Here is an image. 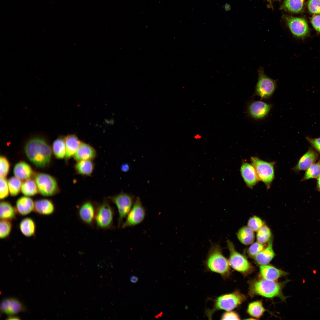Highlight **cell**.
<instances>
[{
    "mask_svg": "<svg viewBox=\"0 0 320 320\" xmlns=\"http://www.w3.org/2000/svg\"><path fill=\"white\" fill-rule=\"evenodd\" d=\"M24 150L28 159L38 167H45L50 161L51 149L43 139L39 137L31 138L26 143Z\"/></svg>",
    "mask_w": 320,
    "mask_h": 320,
    "instance_id": "obj_1",
    "label": "cell"
},
{
    "mask_svg": "<svg viewBox=\"0 0 320 320\" xmlns=\"http://www.w3.org/2000/svg\"><path fill=\"white\" fill-rule=\"evenodd\" d=\"M204 265L207 271L218 273L224 279L228 278L231 275L228 260L223 255L222 249L218 244L212 246Z\"/></svg>",
    "mask_w": 320,
    "mask_h": 320,
    "instance_id": "obj_2",
    "label": "cell"
},
{
    "mask_svg": "<svg viewBox=\"0 0 320 320\" xmlns=\"http://www.w3.org/2000/svg\"><path fill=\"white\" fill-rule=\"evenodd\" d=\"M245 299V296L237 291L223 294L214 300L213 307L206 311V315L209 319H211L213 314L217 311H231L240 305Z\"/></svg>",
    "mask_w": 320,
    "mask_h": 320,
    "instance_id": "obj_3",
    "label": "cell"
},
{
    "mask_svg": "<svg viewBox=\"0 0 320 320\" xmlns=\"http://www.w3.org/2000/svg\"><path fill=\"white\" fill-rule=\"evenodd\" d=\"M283 284L275 281L265 279L259 280L252 282L250 285L249 292L252 295H259L267 298L282 297Z\"/></svg>",
    "mask_w": 320,
    "mask_h": 320,
    "instance_id": "obj_4",
    "label": "cell"
},
{
    "mask_svg": "<svg viewBox=\"0 0 320 320\" xmlns=\"http://www.w3.org/2000/svg\"><path fill=\"white\" fill-rule=\"evenodd\" d=\"M258 75L254 95L259 97L261 100L269 99L277 87V80H274L267 76L262 67L258 68Z\"/></svg>",
    "mask_w": 320,
    "mask_h": 320,
    "instance_id": "obj_5",
    "label": "cell"
},
{
    "mask_svg": "<svg viewBox=\"0 0 320 320\" xmlns=\"http://www.w3.org/2000/svg\"><path fill=\"white\" fill-rule=\"evenodd\" d=\"M251 161L260 180L268 189L274 178L275 162L265 161L257 157H251Z\"/></svg>",
    "mask_w": 320,
    "mask_h": 320,
    "instance_id": "obj_6",
    "label": "cell"
},
{
    "mask_svg": "<svg viewBox=\"0 0 320 320\" xmlns=\"http://www.w3.org/2000/svg\"><path fill=\"white\" fill-rule=\"evenodd\" d=\"M114 211L107 200L97 204L95 224L102 229H108L113 226Z\"/></svg>",
    "mask_w": 320,
    "mask_h": 320,
    "instance_id": "obj_7",
    "label": "cell"
},
{
    "mask_svg": "<svg viewBox=\"0 0 320 320\" xmlns=\"http://www.w3.org/2000/svg\"><path fill=\"white\" fill-rule=\"evenodd\" d=\"M110 199L117 207L119 216L118 225L119 228L132 207L135 201L134 196L122 192L110 197Z\"/></svg>",
    "mask_w": 320,
    "mask_h": 320,
    "instance_id": "obj_8",
    "label": "cell"
},
{
    "mask_svg": "<svg viewBox=\"0 0 320 320\" xmlns=\"http://www.w3.org/2000/svg\"><path fill=\"white\" fill-rule=\"evenodd\" d=\"M227 242L230 252L228 260L230 266L234 270L242 273L251 271L252 267L247 259L236 250L231 241L228 240Z\"/></svg>",
    "mask_w": 320,
    "mask_h": 320,
    "instance_id": "obj_9",
    "label": "cell"
},
{
    "mask_svg": "<svg viewBox=\"0 0 320 320\" xmlns=\"http://www.w3.org/2000/svg\"><path fill=\"white\" fill-rule=\"evenodd\" d=\"M283 17L290 32L295 38L303 40L309 36V28L305 19L287 15Z\"/></svg>",
    "mask_w": 320,
    "mask_h": 320,
    "instance_id": "obj_10",
    "label": "cell"
},
{
    "mask_svg": "<svg viewBox=\"0 0 320 320\" xmlns=\"http://www.w3.org/2000/svg\"><path fill=\"white\" fill-rule=\"evenodd\" d=\"M35 180L39 191L43 196H52L58 191L56 180L48 174L38 173L35 175Z\"/></svg>",
    "mask_w": 320,
    "mask_h": 320,
    "instance_id": "obj_11",
    "label": "cell"
},
{
    "mask_svg": "<svg viewBox=\"0 0 320 320\" xmlns=\"http://www.w3.org/2000/svg\"><path fill=\"white\" fill-rule=\"evenodd\" d=\"M146 215V211L141 201L138 197L135 200L130 211L121 226L122 228L133 227L138 225L144 220Z\"/></svg>",
    "mask_w": 320,
    "mask_h": 320,
    "instance_id": "obj_12",
    "label": "cell"
},
{
    "mask_svg": "<svg viewBox=\"0 0 320 320\" xmlns=\"http://www.w3.org/2000/svg\"><path fill=\"white\" fill-rule=\"evenodd\" d=\"M97 204L86 201L79 205L77 213L80 220L86 225L92 226L95 224Z\"/></svg>",
    "mask_w": 320,
    "mask_h": 320,
    "instance_id": "obj_13",
    "label": "cell"
},
{
    "mask_svg": "<svg viewBox=\"0 0 320 320\" xmlns=\"http://www.w3.org/2000/svg\"><path fill=\"white\" fill-rule=\"evenodd\" d=\"M272 105L261 100H254L247 105L248 114L252 118L256 120L265 118L269 113Z\"/></svg>",
    "mask_w": 320,
    "mask_h": 320,
    "instance_id": "obj_14",
    "label": "cell"
},
{
    "mask_svg": "<svg viewBox=\"0 0 320 320\" xmlns=\"http://www.w3.org/2000/svg\"><path fill=\"white\" fill-rule=\"evenodd\" d=\"M240 172L244 183L250 188L252 189L260 181L255 170L252 164L243 161Z\"/></svg>",
    "mask_w": 320,
    "mask_h": 320,
    "instance_id": "obj_15",
    "label": "cell"
},
{
    "mask_svg": "<svg viewBox=\"0 0 320 320\" xmlns=\"http://www.w3.org/2000/svg\"><path fill=\"white\" fill-rule=\"evenodd\" d=\"M0 310L2 313L11 316L25 311V308L17 299L9 298L4 299L2 301L0 304Z\"/></svg>",
    "mask_w": 320,
    "mask_h": 320,
    "instance_id": "obj_16",
    "label": "cell"
},
{
    "mask_svg": "<svg viewBox=\"0 0 320 320\" xmlns=\"http://www.w3.org/2000/svg\"><path fill=\"white\" fill-rule=\"evenodd\" d=\"M260 276L265 279L275 281L279 278L287 275V272L271 265H260Z\"/></svg>",
    "mask_w": 320,
    "mask_h": 320,
    "instance_id": "obj_17",
    "label": "cell"
},
{
    "mask_svg": "<svg viewBox=\"0 0 320 320\" xmlns=\"http://www.w3.org/2000/svg\"><path fill=\"white\" fill-rule=\"evenodd\" d=\"M96 152L90 145L81 143L73 156L77 161L84 160H92L96 157Z\"/></svg>",
    "mask_w": 320,
    "mask_h": 320,
    "instance_id": "obj_18",
    "label": "cell"
},
{
    "mask_svg": "<svg viewBox=\"0 0 320 320\" xmlns=\"http://www.w3.org/2000/svg\"><path fill=\"white\" fill-rule=\"evenodd\" d=\"M17 213L22 216L28 215L34 210V202L27 196H23L17 200L15 207Z\"/></svg>",
    "mask_w": 320,
    "mask_h": 320,
    "instance_id": "obj_19",
    "label": "cell"
},
{
    "mask_svg": "<svg viewBox=\"0 0 320 320\" xmlns=\"http://www.w3.org/2000/svg\"><path fill=\"white\" fill-rule=\"evenodd\" d=\"M272 237L268 242L267 246L254 257L255 262L260 265L268 264L275 256L273 247Z\"/></svg>",
    "mask_w": 320,
    "mask_h": 320,
    "instance_id": "obj_20",
    "label": "cell"
},
{
    "mask_svg": "<svg viewBox=\"0 0 320 320\" xmlns=\"http://www.w3.org/2000/svg\"><path fill=\"white\" fill-rule=\"evenodd\" d=\"M318 157L317 154L310 148L300 159L295 168L297 171L306 170L314 163Z\"/></svg>",
    "mask_w": 320,
    "mask_h": 320,
    "instance_id": "obj_21",
    "label": "cell"
},
{
    "mask_svg": "<svg viewBox=\"0 0 320 320\" xmlns=\"http://www.w3.org/2000/svg\"><path fill=\"white\" fill-rule=\"evenodd\" d=\"M55 207L52 202L47 199H41L34 202V211L36 213L43 215H49L54 212Z\"/></svg>",
    "mask_w": 320,
    "mask_h": 320,
    "instance_id": "obj_22",
    "label": "cell"
},
{
    "mask_svg": "<svg viewBox=\"0 0 320 320\" xmlns=\"http://www.w3.org/2000/svg\"><path fill=\"white\" fill-rule=\"evenodd\" d=\"M66 146L65 157L68 159L73 156L81 142L74 135H69L64 139Z\"/></svg>",
    "mask_w": 320,
    "mask_h": 320,
    "instance_id": "obj_23",
    "label": "cell"
},
{
    "mask_svg": "<svg viewBox=\"0 0 320 320\" xmlns=\"http://www.w3.org/2000/svg\"><path fill=\"white\" fill-rule=\"evenodd\" d=\"M15 176L20 180L27 179L30 177L33 173L30 166L24 161L16 163L13 169Z\"/></svg>",
    "mask_w": 320,
    "mask_h": 320,
    "instance_id": "obj_24",
    "label": "cell"
},
{
    "mask_svg": "<svg viewBox=\"0 0 320 320\" xmlns=\"http://www.w3.org/2000/svg\"><path fill=\"white\" fill-rule=\"evenodd\" d=\"M15 208L9 202L3 201L0 203V217L1 219L11 221L16 217Z\"/></svg>",
    "mask_w": 320,
    "mask_h": 320,
    "instance_id": "obj_25",
    "label": "cell"
},
{
    "mask_svg": "<svg viewBox=\"0 0 320 320\" xmlns=\"http://www.w3.org/2000/svg\"><path fill=\"white\" fill-rule=\"evenodd\" d=\"M237 235L239 241L245 245L252 244L255 239L254 231L248 226L240 228L238 231Z\"/></svg>",
    "mask_w": 320,
    "mask_h": 320,
    "instance_id": "obj_26",
    "label": "cell"
},
{
    "mask_svg": "<svg viewBox=\"0 0 320 320\" xmlns=\"http://www.w3.org/2000/svg\"><path fill=\"white\" fill-rule=\"evenodd\" d=\"M19 228L24 236L27 237H30L35 235L36 224L32 218L26 217L23 219L20 222Z\"/></svg>",
    "mask_w": 320,
    "mask_h": 320,
    "instance_id": "obj_27",
    "label": "cell"
},
{
    "mask_svg": "<svg viewBox=\"0 0 320 320\" xmlns=\"http://www.w3.org/2000/svg\"><path fill=\"white\" fill-rule=\"evenodd\" d=\"M76 171L78 174L84 176H90L94 168V164L92 160H84L77 161L74 166Z\"/></svg>",
    "mask_w": 320,
    "mask_h": 320,
    "instance_id": "obj_28",
    "label": "cell"
},
{
    "mask_svg": "<svg viewBox=\"0 0 320 320\" xmlns=\"http://www.w3.org/2000/svg\"><path fill=\"white\" fill-rule=\"evenodd\" d=\"M305 0H285L280 9L291 12L299 13L303 9Z\"/></svg>",
    "mask_w": 320,
    "mask_h": 320,
    "instance_id": "obj_29",
    "label": "cell"
},
{
    "mask_svg": "<svg viewBox=\"0 0 320 320\" xmlns=\"http://www.w3.org/2000/svg\"><path fill=\"white\" fill-rule=\"evenodd\" d=\"M38 188L36 181L32 179L28 178L22 183L21 190L25 196H32L38 193Z\"/></svg>",
    "mask_w": 320,
    "mask_h": 320,
    "instance_id": "obj_30",
    "label": "cell"
},
{
    "mask_svg": "<svg viewBox=\"0 0 320 320\" xmlns=\"http://www.w3.org/2000/svg\"><path fill=\"white\" fill-rule=\"evenodd\" d=\"M52 149L55 156L58 159H62L65 156L66 146L64 139L58 138L53 142Z\"/></svg>",
    "mask_w": 320,
    "mask_h": 320,
    "instance_id": "obj_31",
    "label": "cell"
},
{
    "mask_svg": "<svg viewBox=\"0 0 320 320\" xmlns=\"http://www.w3.org/2000/svg\"><path fill=\"white\" fill-rule=\"evenodd\" d=\"M265 311L262 302L259 301L249 303L247 308L248 313L250 316L258 319L263 315Z\"/></svg>",
    "mask_w": 320,
    "mask_h": 320,
    "instance_id": "obj_32",
    "label": "cell"
},
{
    "mask_svg": "<svg viewBox=\"0 0 320 320\" xmlns=\"http://www.w3.org/2000/svg\"><path fill=\"white\" fill-rule=\"evenodd\" d=\"M271 233L268 226L264 225L257 231L256 234L257 241L264 244L268 242L272 237Z\"/></svg>",
    "mask_w": 320,
    "mask_h": 320,
    "instance_id": "obj_33",
    "label": "cell"
},
{
    "mask_svg": "<svg viewBox=\"0 0 320 320\" xmlns=\"http://www.w3.org/2000/svg\"><path fill=\"white\" fill-rule=\"evenodd\" d=\"M19 179L16 177H12L8 181L9 192L12 196L17 195L20 192L22 183Z\"/></svg>",
    "mask_w": 320,
    "mask_h": 320,
    "instance_id": "obj_34",
    "label": "cell"
},
{
    "mask_svg": "<svg viewBox=\"0 0 320 320\" xmlns=\"http://www.w3.org/2000/svg\"><path fill=\"white\" fill-rule=\"evenodd\" d=\"M320 175V161L314 163L306 169L304 179L308 180L315 178Z\"/></svg>",
    "mask_w": 320,
    "mask_h": 320,
    "instance_id": "obj_35",
    "label": "cell"
},
{
    "mask_svg": "<svg viewBox=\"0 0 320 320\" xmlns=\"http://www.w3.org/2000/svg\"><path fill=\"white\" fill-rule=\"evenodd\" d=\"M12 228L11 220L1 219L0 222V238L1 239L7 238L9 235Z\"/></svg>",
    "mask_w": 320,
    "mask_h": 320,
    "instance_id": "obj_36",
    "label": "cell"
},
{
    "mask_svg": "<svg viewBox=\"0 0 320 320\" xmlns=\"http://www.w3.org/2000/svg\"><path fill=\"white\" fill-rule=\"evenodd\" d=\"M264 225L262 220L256 216L251 217L247 222V226L254 231H257Z\"/></svg>",
    "mask_w": 320,
    "mask_h": 320,
    "instance_id": "obj_37",
    "label": "cell"
},
{
    "mask_svg": "<svg viewBox=\"0 0 320 320\" xmlns=\"http://www.w3.org/2000/svg\"><path fill=\"white\" fill-rule=\"evenodd\" d=\"M265 247L264 244L257 241L252 244L248 249L247 252L249 256L254 257Z\"/></svg>",
    "mask_w": 320,
    "mask_h": 320,
    "instance_id": "obj_38",
    "label": "cell"
},
{
    "mask_svg": "<svg viewBox=\"0 0 320 320\" xmlns=\"http://www.w3.org/2000/svg\"><path fill=\"white\" fill-rule=\"evenodd\" d=\"M10 167L9 163L7 159L4 156L0 157V177H5L9 172Z\"/></svg>",
    "mask_w": 320,
    "mask_h": 320,
    "instance_id": "obj_39",
    "label": "cell"
},
{
    "mask_svg": "<svg viewBox=\"0 0 320 320\" xmlns=\"http://www.w3.org/2000/svg\"><path fill=\"white\" fill-rule=\"evenodd\" d=\"M0 199H4L9 194V188L7 180L5 177H0Z\"/></svg>",
    "mask_w": 320,
    "mask_h": 320,
    "instance_id": "obj_40",
    "label": "cell"
},
{
    "mask_svg": "<svg viewBox=\"0 0 320 320\" xmlns=\"http://www.w3.org/2000/svg\"><path fill=\"white\" fill-rule=\"evenodd\" d=\"M308 8L311 13L316 14H320V0H309Z\"/></svg>",
    "mask_w": 320,
    "mask_h": 320,
    "instance_id": "obj_41",
    "label": "cell"
},
{
    "mask_svg": "<svg viewBox=\"0 0 320 320\" xmlns=\"http://www.w3.org/2000/svg\"><path fill=\"white\" fill-rule=\"evenodd\" d=\"M221 320H239L240 317L237 313L235 312L227 311L222 315L221 317Z\"/></svg>",
    "mask_w": 320,
    "mask_h": 320,
    "instance_id": "obj_42",
    "label": "cell"
},
{
    "mask_svg": "<svg viewBox=\"0 0 320 320\" xmlns=\"http://www.w3.org/2000/svg\"><path fill=\"white\" fill-rule=\"evenodd\" d=\"M311 24L315 30L320 33V15H314L311 19Z\"/></svg>",
    "mask_w": 320,
    "mask_h": 320,
    "instance_id": "obj_43",
    "label": "cell"
},
{
    "mask_svg": "<svg viewBox=\"0 0 320 320\" xmlns=\"http://www.w3.org/2000/svg\"><path fill=\"white\" fill-rule=\"evenodd\" d=\"M306 139L314 148L320 152V137L312 138L308 137Z\"/></svg>",
    "mask_w": 320,
    "mask_h": 320,
    "instance_id": "obj_44",
    "label": "cell"
},
{
    "mask_svg": "<svg viewBox=\"0 0 320 320\" xmlns=\"http://www.w3.org/2000/svg\"><path fill=\"white\" fill-rule=\"evenodd\" d=\"M138 280V277L135 276H131L130 278V281L133 283H137V282Z\"/></svg>",
    "mask_w": 320,
    "mask_h": 320,
    "instance_id": "obj_45",
    "label": "cell"
},
{
    "mask_svg": "<svg viewBox=\"0 0 320 320\" xmlns=\"http://www.w3.org/2000/svg\"><path fill=\"white\" fill-rule=\"evenodd\" d=\"M7 320H20L19 318L17 316H9L8 318L7 319Z\"/></svg>",
    "mask_w": 320,
    "mask_h": 320,
    "instance_id": "obj_46",
    "label": "cell"
},
{
    "mask_svg": "<svg viewBox=\"0 0 320 320\" xmlns=\"http://www.w3.org/2000/svg\"><path fill=\"white\" fill-rule=\"evenodd\" d=\"M122 170L124 171H126L128 170L129 169V167L128 165L126 164H123L121 167Z\"/></svg>",
    "mask_w": 320,
    "mask_h": 320,
    "instance_id": "obj_47",
    "label": "cell"
},
{
    "mask_svg": "<svg viewBox=\"0 0 320 320\" xmlns=\"http://www.w3.org/2000/svg\"><path fill=\"white\" fill-rule=\"evenodd\" d=\"M317 186L318 188L320 190V175L317 179Z\"/></svg>",
    "mask_w": 320,
    "mask_h": 320,
    "instance_id": "obj_48",
    "label": "cell"
},
{
    "mask_svg": "<svg viewBox=\"0 0 320 320\" xmlns=\"http://www.w3.org/2000/svg\"><path fill=\"white\" fill-rule=\"evenodd\" d=\"M163 314V312H161L159 314H158V315L155 316V318L156 319H157L161 317L162 316Z\"/></svg>",
    "mask_w": 320,
    "mask_h": 320,
    "instance_id": "obj_49",
    "label": "cell"
},
{
    "mask_svg": "<svg viewBox=\"0 0 320 320\" xmlns=\"http://www.w3.org/2000/svg\"><path fill=\"white\" fill-rule=\"evenodd\" d=\"M267 0V1H268V2H269V3L270 4V5H272V4H271V3H272V2H271V0Z\"/></svg>",
    "mask_w": 320,
    "mask_h": 320,
    "instance_id": "obj_50",
    "label": "cell"
}]
</instances>
